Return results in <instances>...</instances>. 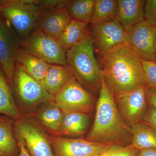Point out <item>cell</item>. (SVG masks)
<instances>
[{"instance_id":"6da1fadb","label":"cell","mask_w":156,"mask_h":156,"mask_svg":"<svg viewBox=\"0 0 156 156\" xmlns=\"http://www.w3.org/2000/svg\"><path fill=\"white\" fill-rule=\"evenodd\" d=\"M100 60L102 77L114 96L146 85L140 58L127 42L111 50Z\"/></svg>"},{"instance_id":"7a4b0ae2","label":"cell","mask_w":156,"mask_h":156,"mask_svg":"<svg viewBox=\"0 0 156 156\" xmlns=\"http://www.w3.org/2000/svg\"><path fill=\"white\" fill-rule=\"evenodd\" d=\"M98 96L94 123L85 139L120 146L130 145L132 137L131 128L121 116L114 96L107 87L102 76Z\"/></svg>"},{"instance_id":"3957f363","label":"cell","mask_w":156,"mask_h":156,"mask_svg":"<svg viewBox=\"0 0 156 156\" xmlns=\"http://www.w3.org/2000/svg\"><path fill=\"white\" fill-rule=\"evenodd\" d=\"M66 53L67 66L78 83L93 95H99L102 73L89 34Z\"/></svg>"},{"instance_id":"277c9868","label":"cell","mask_w":156,"mask_h":156,"mask_svg":"<svg viewBox=\"0 0 156 156\" xmlns=\"http://www.w3.org/2000/svg\"><path fill=\"white\" fill-rule=\"evenodd\" d=\"M38 0H0V14L23 39L36 28L42 10Z\"/></svg>"},{"instance_id":"5b68a950","label":"cell","mask_w":156,"mask_h":156,"mask_svg":"<svg viewBox=\"0 0 156 156\" xmlns=\"http://www.w3.org/2000/svg\"><path fill=\"white\" fill-rule=\"evenodd\" d=\"M21 111L32 113L41 104L54 101V96L48 93L36 79L24 67L16 62L13 87Z\"/></svg>"},{"instance_id":"8992f818","label":"cell","mask_w":156,"mask_h":156,"mask_svg":"<svg viewBox=\"0 0 156 156\" xmlns=\"http://www.w3.org/2000/svg\"><path fill=\"white\" fill-rule=\"evenodd\" d=\"M14 128L23 137L31 156H54L49 134L31 115L14 120Z\"/></svg>"},{"instance_id":"52a82bcc","label":"cell","mask_w":156,"mask_h":156,"mask_svg":"<svg viewBox=\"0 0 156 156\" xmlns=\"http://www.w3.org/2000/svg\"><path fill=\"white\" fill-rule=\"evenodd\" d=\"M20 47L50 65H67L66 53L57 41L44 33L38 27L34 29L23 40Z\"/></svg>"},{"instance_id":"ba28073f","label":"cell","mask_w":156,"mask_h":156,"mask_svg":"<svg viewBox=\"0 0 156 156\" xmlns=\"http://www.w3.org/2000/svg\"><path fill=\"white\" fill-rule=\"evenodd\" d=\"M54 101L63 112L90 115L96 107L95 95L88 92L73 76L55 96Z\"/></svg>"},{"instance_id":"9c48e42d","label":"cell","mask_w":156,"mask_h":156,"mask_svg":"<svg viewBox=\"0 0 156 156\" xmlns=\"http://www.w3.org/2000/svg\"><path fill=\"white\" fill-rule=\"evenodd\" d=\"M89 34L95 52L100 59L111 50L127 42V31L117 19L110 22L91 24Z\"/></svg>"},{"instance_id":"30bf717a","label":"cell","mask_w":156,"mask_h":156,"mask_svg":"<svg viewBox=\"0 0 156 156\" xmlns=\"http://www.w3.org/2000/svg\"><path fill=\"white\" fill-rule=\"evenodd\" d=\"M147 85L123 92L114 96L122 118L131 128L142 121L147 109Z\"/></svg>"},{"instance_id":"8fae6325","label":"cell","mask_w":156,"mask_h":156,"mask_svg":"<svg viewBox=\"0 0 156 156\" xmlns=\"http://www.w3.org/2000/svg\"><path fill=\"white\" fill-rule=\"evenodd\" d=\"M10 23L0 14V65L12 89L14 67L20 40Z\"/></svg>"},{"instance_id":"7c38bea8","label":"cell","mask_w":156,"mask_h":156,"mask_svg":"<svg viewBox=\"0 0 156 156\" xmlns=\"http://www.w3.org/2000/svg\"><path fill=\"white\" fill-rule=\"evenodd\" d=\"M49 138L54 156H94L117 146L50 134Z\"/></svg>"},{"instance_id":"4fadbf2b","label":"cell","mask_w":156,"mask_h":156,"mask_svg":"<svg viewBox=\"0 0 156 156\" xmlns=\"http://www.w3.org/2000/svg\"><path fill=\"white\" fill-rule=\"evenodd\" d=\"M156 26L146 20L132 27L127 32V42L142 60L154 61Z\"/></svg>"},{"instance_id":"5bb4252c","label":"cell","mask_w":156,"mask_h":156,"mask_svg":"<svg viewBox=\"0 0 156 156\" xmlns=\"http://www.w3.org/2000/svg\"><path fill=\"white\" fill-rule=\"evenodd\" d=\"M65 4L43 10L38 21L37 27L57 41L73 20L65 6Z\"/></svg>"},{"instance_id":"9a60e30c","label":"cell","mask_w":156,"mask_h":156,"mask_svg":"<svg viewBox=\"0 0 156 156\" xmlns=\"http://www.w3.org/2000/svg\"><path fill=\"white\" fill-rule=\"evenodd\" d=\"M144 0L117 1L116 19L128 31L132 27L145 20Z\"/></svg>"},{"instance_id":"2e32d148","label":"cell","mask_w":156,"mask_h":156,"mask_svg":"<svg viewBox=\"0 0 156 156\" xmlns=\"http://www.w3.org/2000/svg\"><path fill=\"white\" fill-rule=\"evenodd\" d=\"M90 115L80 112H65L60 125L58 136H80L87 133Z\"/></svg>"},{"instance_id":"e0dca14e","label":"cell","mask_w":156,"mask_h":156,"mask_svg":"<svg viewBox=\"0 0 156 156\" xmlns=\"http://www.w3.org/2000/svg\"><path fill=\"white\" fill-rule=\"evenodd\" d=\"M63 112L54 101L46 102L35 115V119L50 135L59 136Z\"/></svg>"},{"instance_id":"ac0fdd59","label":"cell","mask_w":156,"mask_h":156,"mask_svg":"<svg viewBox=\"0 0 156 156\" xmlns=\"http://www.w3.org/2000/svg\"><path fill=\"white\" fill-rule=\"evenodd\" d=\"M73 76L67 65H50L41 84L48 93L55 96Z\"/></svg>"},{"instance_id":"d6986e66","label":"cell","mask_w":156,"mask_h":156,"mask_svg":"<svg viewBox=\"0 0 156 156\" xmlns=\"http://www.w3.org/2000/svg\"><path fill=\"white\" fill-rule=\"evenodd\" d=\"M14 120L0 116V156H17L19 152L14 128Z\"/></svg>"},{"instance_id":"ffe728a7","label":"cell","mask_w":156,"mask_h":156,"mask_svg":"<svg viewBox=\"0 0 156 156\" xmlns=\"http://www.w3.org/2000/svg\"><path fill=\"white\" fill-rule=\"evenodd\" d=\"M0 114L14 120L19 119L22 114L17 106L2 68L0 65Z\"/></svg>"},{"instance_id":"44dd1931","label":"cell","mask_w":156,"mask_h":156,"mask_svg":"<svg viewBox=\"0 0 156 156\" xmlns=\"http://www.w3.org/2000/svg\"><path fill=\"white\" fill-rule=\"evenodd\" d=\"M88 23L72 20L58 41L66 53L89 34Z\"/></svg>"},{"instance_id":"7402d4cb","label":"cell","mask_w":156,"mask_h":156,"mask_svg":"<svg viewBox=\"0 0 156 156\" xmlns=\"http://www.w3.org/2000/svg\"><path fill=\"white\" fill-rule=\"evenodd\" d=\"M16 62L21 64L30 74L41 83L50 65L25 51L20 46L17 52Z\"/></svg>"},{"instance_id":"603a6c76","label":"cell","mask_w":156,"mask_h":156,"mask_svg":"<svg viewBox=\"0 0 156 156\" xmlns=\"http://www.w3.org/2000/svg\"><path fill=\"white\" fill-rule=\"evenodd\" d=\"M131 144L140 151L156 147V130L151 126L140 122L131 127Z\"/></svg>"},{"instance_id":"cb8c5ba5","label":"cell","mask_w":156,"mask_h":156,"mask_svg":"<svg viewBox=\"0 0 156 156\" xmlns=\"http://www.w3.org/2000/svg\"><path fill=\"white\" fill-rule=\"evenodd\" d=\"M65 6L73 20L88 24L91 23L95 0L66 1Z\"/></svg>"},{"instance_id":"d4e9b609","label":"cell","mask_w":156,"mask_h":156,"mask_svg":"<svg viewBox=\"0 0 156 156\" xmlns=\"http://www.w3.org/2000/svg\"><path fill=\"white\" fill-rule=\"evenodd\" d=\"M117 1L95 0L94 12L91 24L110 22L116 19Z\"/></svg>"},{"instance_id":"484cf974","label":"cell","mask_w":156,"mask_h":156,"mask_svg":"<svg viewBox=\"0 0 156 156\" xmlns=\"http://www.w3.org/2000/svg\"><path fill=\"white\" fill-rule=\"evenodd\" d=\"M140 152L139 150L131 144L126 146H115L94 156H138Z\"/></svg>"},{"instance_id":"4316f807","label":"cell","mask_w":156,"mask_h":156,"mask_svg":"<svg viewBox=\"0 0 156 156\" xmlns=\"http://www.w3.org/2000/svg\"><path fill=\"white\" fill-rule=\"evenodd\" d=\"M141 60L146 84L149 89L156 91V63L154 61Z\"/></svg>"},{"instance_id":"83f0119b","label":"cell","mask_w":156,"mask_h":156,"mask_svg":"<svg viewBox=\"0 0 156 156\" xmlns=\"http://www.w3.org/2000/svg\"><path fill=\"white\" fill-rule=\"evenodd\" d=\"M144 20L151 25L156 26V0L145 1L144 6Z\"/></svg>"},{"instance_id":"f1b7e54d","label":"cell","mask_w":156,"mask_h":156,"mask_svg":"<svg viewBox=\"0 0 156 156\" xmlns=\"http://www.w3.org/2000/svg\"><path fill=\"white\" fill-rule=\"evenodd\" d=\"M141 122L149 125L156 130V109L150 105Z\"/></svg>"},{"instance_id":"f546056e","label":"cell","mask_w":156,"mask_h":156,"mask_svg":"<svg viewBox=\"0 0 156 156\" xmlns=\"http://www.w3.org/2000/svg\"><path fill=\"white\" fill-rule=\"evenodd\" d=\"M14 133L18 143L19 149V154L17 156H31L29 153L27 149L25 143L22 136L18 132L15 131V130H14Z\"/></svg>"},{"instance_id":"4dcf8cb0","label":"cell","mask_w":156,"mask_h":156,"mask_svg":"<svg viewBox=\"0 0 156 156\" xmlns=\"http://www.w3.org/2000/svg\"><path fill=\"white\" fill-rule=\"evenodd\" d=\"M146 98L147 102L150 106L156 109V91L147 88Z\"/></svg>"},{"instance_id":"1f68e13d","label":"cell","mask_w":156,"mask_h":156,"mask_svg":"<svg viewBox=\"0 0 156 156\" xmlns=\"http://www.w3.org/2000/svg\"><path fill=\"white\" fill-rule=\"evenodd\" d=\"M138 156H156V147L140 151Z\"/></svg>"},{"instance_id":"d6a6232c","label":"cell","mask_w":156,"mask_h":156,"mask_svg":"<svg viewBox=\"0 0 156 156\" xmlns=\"http://www.w3.org/2000/svg\"><path fill=\"white\" fill-rule=\"evenodd\" d=\"M154 62L156 63V26L154 38Z\"/></svg>"}]
</instances>
